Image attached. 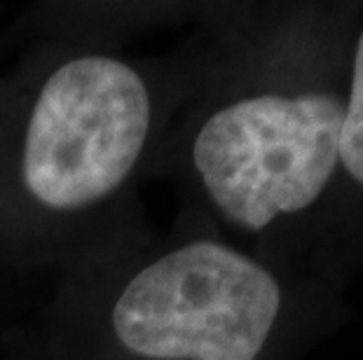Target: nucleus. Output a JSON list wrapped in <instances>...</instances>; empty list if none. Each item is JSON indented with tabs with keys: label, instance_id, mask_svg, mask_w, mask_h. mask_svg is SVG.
<instances>
[{
	"label": "nucleus",
	"instance_id": "f257e3e1",
	"mask_svg": "<svg viewBox=\"0 0 363 360\" xmlns=\"http://www.w3.org/2000/svg\"><path fill=\"white\" fill-rule=\"evenodd\" d=\"M155 134L152 66L96 45L45 52L0 89V216L35 234L87 225L148 168Z\"/></svg>",
	"mask_w": 363,
	"mask_h": 360
},
{
	"label": "nucleus",
	"instance_id": "f03ea898",
	"mask_svg": "<svg viewBox=\"0 0 363 360\" xmlns=\"http://www.w3.org/2000/svg\"><path fill=\"white\" fill-rule=\"evenodd\" d=\"M64 311L59 360H258L279 320V281L213 239L141 252Z\"/></svg>",
	"mask_w": 363,
	"mask_h": 360
},
{
	"label": "nucleus",
	"instance_id": "7ed1b4c3",
	"mask_svg": "<svg viewBox=\"0 0 363 360\" xmlns=\"http://www.w3.org/2000/svg\"><path fill=\"white\" fill-rule=\"evenodd\" d=\"M342 117L345 103L319 91L246 96L202 122L190 162L223 216L262 232L326 190L340 162Z\"/></svg>",
	"mask_w": 363,
	"mask_h": 360
},
{
	"label": "nucleus",
	"instance_id": "20e7f679",
	"mask_svg": "<svg viewBox=\"0 0 363 360\" xmlns=\"http://www.w3.org/2000/svg\"><path fill=\"white\" fill-rule=\"evenodd\" d=\"M340 162L363 185V33L357 45L350 98L345 103L340 129Z\"/></svg>",
	"mask_w": 363,
	"mask_h": 360
}]
</instances>
